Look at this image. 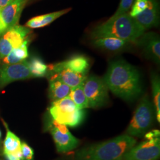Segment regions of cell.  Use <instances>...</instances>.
<instances>
[{
	"label": "cell",
	"mask_w": 160,
	"mask_h": 160,
	"mask_svg": "<svg viewBox=\"0 0 160 160\" xmlns=\"http://www.w3.org/2000/svg\"><path fill=\"white\" fill-rule=\"evenodd\" d=\"M103 79L109 90L124 100H134L142 92L138 71L124 60L110 63Z\"/></svg>",
	"instance_id": "6da1fadb"
},
{
	"label": "cell",
	"mask_w": 160,
	"mask_h": 160,
	"mask_svg": "<svg viewBox=\"0 0 160 160\" xmlns=\"http://www.w3.org/2000/svg\"><path fill=\"white\" fill-rule=\"evenodd\" d=\"M136 143L134 138L123 134L80 149L75 152L73 160H122Z\"/></svg>",
	"instance_id": "7a4b0ae2"
},
{
	"label": "cell",
	"mask_w": 160,
	"mask_h": 160,
	"mask_svg": "<svg viewBox=\"0 0 160 160\" xmlns=\"http://www.w3.org/2000/svg\"><path fill=\"white\" fill-rule=\"evenodd\" d=\"M145 30L129 13L110 17L104 23L95 27L90 32L92 39L100 38H115L136 44Z\"/></svg>",
	"instance_id": "3957f363"
},
{
	"label": "cell",
	"mask_w": 160,
	"mask_h": 160,
	"mask_svg": "<svg viewBox=\"0 0 160 160\" xmlns=\"http://www.w3.org/2000/svg\"><path fill=\"white\" fill-rule=\"evenodd\" d=\"M154 106L147 95L142 97L135 110L126 131L132 137H142L153 125L154 120Z\"/></svg>",
	"instance_id": "277c9868"
},
{
	"label": "cell",
	"mask_w": 160,
	"mask_h": 160,
	"mask_svg": "<svg viewBox=\"0 0 160 160\" xmlns=\"http://www.w3.org/2000/svg\"><path fill=\"white\" fill-rule=\"evenodd\" d=\"M145 140L133 147L122 160H158L160 155V131L153 130L146 133Z\"/></svg>",
	"instance_id": "5b68a950"
},
{
	"label": "cell",
	"mask_w": 160,
	"mask_h": 160,
	"mask_svg": "<svg viewBox=\"0 0 160 160\" xmlns=\"http://www.w3.org/2000/svg\"><path fill=\"white\" fill-rule=\"evenodd\" d=\"M83 88L88 108H100L109 102V88L103 78L94 75L87 77Z\"/></svg>",
	"instance_id": "8992f818"
},
{
	"label": "cell",
	"mask_w": 160,
	"mask_h": 160,
	"mask_svg": "<svg viewBox=\"0 0 160 160\" xmlns=\"http://www.w3.org/2000/svg\"><path fill=\"white\" fill-rule=\"evenodd\" d=\"M52 120L48 123V129L51 133L58 152H68L78 147L80 140L69 131L67 126Z\"/></svg>",
	"instance_id": "52a82bcc"
},
{
	"label": "cell",
	"mask_w": 160,
	"mask_h": 160,
	"mask_svg": "<svg viewBox=\"0 0 160 160\" xmlns=\"http://www.w3.org/2000/svg\"><path fill=\"white\" fill-rule=\"evenodd\" d=\"M30 29L16 25L0 36V58H4L15 48L20 46L27 38Z\"/></svg>",
	"instance_id": "ba28073f"
},
{
	"label": "cell",
	"mask_w": 160,
	"mask_h": 160,
	"mask_svg": "<svg viewBox=\"0 0 160 160\" xmlns=\"http://www.w3.org/2000/svg\"><path fill=\"white\" fill-rule=\"evenodd\" d=\"M33 78L28 61L14 64H5L0 68V88L12 82Z\"/></svg>",
	"instance_id": "9c48e42d"
},
{
	"label": "cell",
	"mask_w": 160,
	"mask_h": 160,
	"mask_svg": "<svg viewBox=\"0 0 160 160\" xmlns=\"http://www.w3.org/2000/svg\"><path fill=\"white\" fill-rule=\"evenodd\" d=\"M142 49L147 58L157 64L160 62V39L158 34L154 32L144 33L136 44Z\"/></svg>",
	"instance_id": "30bf717a"
},
{
	"label": "cell",
	"mask_w": 160,
	"mask_h": 160,
	"mask_svg": "<svg viewBox=\"0 0 160 160\" xmlns=\"http://www.w3.org/2000/svg\"><path fill=\"white\" fill-rule=\"evenodd\" d=\"M29 0H13L0 10V16L7 30L17 25L22 12Z\"/></svg>",
	"instance_id": "8fae6325"
},
{
	"label": "cell",
	"mask_w": 160,
	"mask_h": 160,
	"mask_svg": "<svg viewBox=\"0 0 160 160\" xmlns=\"http://www.w3.org/2000/svg\"><path fill=\"white\" fill-rule=\"evenodd\" d=\"M49 114L53 120L65 126L75 128L79 126L85 119L84 110L77 109L73 112H62L55 107L51 106L49 108Z\"/></svg>",
	"instance_id": "7c38bea8"
},
{
	"label": "cell",
	"mask_w": 160,
	"mask_h": 160,
	"mask_svg": "<svg viewBox=\"0 0 160 160\" xmlns=\"http://www.w3.org/2000/svg\"><path fill=\"white\" fill-rule=\"evenodd\" d=\"M159 11V5L157 1L148 0V7L134 18L146 30L158 26L160 19Z\"/></svg>",
	"instance_id": "4fadbf2b"
},
{
	"label": "cell",
	"mask_w": 160,
	"mask_h": 160,
	"mask_svg": "<svg viewBox=\"0 0 160 160\" xmlns=\"http://www.w3.org/2000/svg\"><path fill=\"white\" fill-rule=\"evenodd\" d=\"M61 68L68 69L75 72L87 74L90 63L88 59L82 55H75L67 61L56 63Z\"/></svg>",
	"instance_id": "5bb4252c"
},
{
	"label": "cell",
	"mask_w": 160,
	"mask_h": 160,
	"mask_svg": "<svg viewBox=\"0 0 160 160\" xmlns=\"http://www.w3.org/2000/svg\"><path fill=\"white\" fill-rule=\"evenodd\" d=\"M92 43L95 47L103 50L118 52L125 49L131 43L115 38L106 37L93 39Z\"/></svg>",
	"instance_id": "9a60e30c"
},
{
	"label": "cell",
	"mask_w": 160,
	"mask_h": 160,
	"mask_svg": "<svg viewBox=\"0 0 160 160\" xmlns=\"http://www.w3.org/2000/svg\"><path fill=\"white\" fill-rule=\"evenodd\" d=\"M71 10V8H67L61 11L53 12L51 13L33 17L26 23V27L29 29H38L45 27Z\"/></svg>",
	"instance_id": "2e32d148"
},
{
	"label": "cell",
	"mask_w": 160,
	"mask_h": 160,
	"mask_svg": "<svg viewBox=\"0 0 160 160\" xmlns=\"http://www.w3.org/2000/svg\"><path fill=\"white\" fill-rule=\"evenodd\" d=\"M71 88L57 78H49V96L53 102L68 97Z\"/></svg>",
	"instance_id": "e0dca14e"
},
{
	"label": "cell",
	"mask_w": 160,
	"mask_h": 160,
	"mask_svg": "<svg viewBox=\"0 0 160 160\" xmlns=\"http://www.w3.org/2000/svg\"><path fill=\"white\" fill-rule=\"evenodd\" d=\"M28 43L29 39L26 38L20 46L14 49L6 57L3 58L4 63L5 64H14L26 60V59L29 57Z\"/></svg>",
	"instance_id": "ac0fdd59"
},
{
	"label": "cell",
	"mask_w": 160,
	"mask_h": 160,
	"mask_svg": "<svg viewBox=\"0 0 160 160\" xmlns=\"http://www.w3.org/2000/svg\"><path fill=\"white\" fill-rule=\"evenodd\" d=\"M3 122L7 131L6 138L3 143V154H13L21 151L22 142L20 138L9 129L5 122L3 121Z\"/></svg>",
	"instance_id": "d6986e66"
},
{
	"label": "cell",
	"mask_w": 160,
	"mask_h": 160,
	"mask_svg": "<svg viewBox=\"0 0 160 160\" xmlns=\"http://www.w3.org/2000/svg\"><path fill=\"white\" fill-rule=\"evenodd\" d=\"M151 82L152 87V97L154 99L155 117L160 122V80L158 75L152 72L151 74Z\"/></svg>",
	"instance_id": "ffe728a7"
},
{
	"label": "cell",
	"mask_w": 160,
	"mask_h": 160,
	"mask_svg": "<svg viewBox=\"0 0 160 160\" xmlns=\"http://www.w3.org/2000/svg\"><path fill=\"white\" fill-rule=\"evenodd\" d=\"M84 83L80 86L71 88L68 97L74 102L77 108L80 110H84L88 108L87 98L84 91Z\"/></svg>",
	"instance_id": "44dd1931"
},
{
	"label": "cell",
	"mask_w": 160,
	"mask_h": 160,
	"mask_svg": "<svg viewBox=\"0 0 160 160\" xmlns=\"http://www.w3.org/2000/svg\"><path fill=\"white\" fill-rule=\"evenodd\" d=\"M29 67L31 74L34 78H41L46 76L48 72V66L40 58H32L29 61Z\"/></svg>",
	"instance_id": "7402d4cb"
},
{
	"label": "cell",
	"mask_w": 160,
	"mask_h": 160,
	"mask_svg": "<svg viewBox=\"0 0 160 160\" xmlns=\"http://www.w3.org/2000/svg\"><path fill=\"white\" fill-rule=\"evenodd\" d=\"M148 6V0H135L132 6L129 15L132 17H136L143 12Z\"/></svg>",
	"instance_id": "603a6c76"
},
{
	"label": "cell",
	"mask_w": 160,
	"mask_h": 160,
	"mask_svg": "<svg viewBox=\"0 0 160 160\" xmlns=\"http://www.w3.org/2000/svg\"><path fill=\"white\" fill-rule=\"evenodd\" d=\"M133 3V0H121L118 10L111 17L114 18L122 14L128 13V12L129 9L131 8Z\"/></svg>",
	"instance_id": "cb8c5ba5"
},
{
	"label": "cell",
	"mask_w": 160,
	"mask_h": 160,
	"mask_svg": "<svg viewBox=\"0 0 160 160\" xmlns=\"http://www.w3.org/2000/svg\"><path fill=\"white\" fill-rule=\"evenodd\" d=\"M22 160H34V151L28 143L22 142L21 145Z\"/></svg>",
	"instance_id": "d4e9b609"
},
{
	"label": "cell",
	"mask_w": 160,
	"mask_h": 160,
	"mask_svg": "<svg viewBox=\"0 0 160 160\" xmlns=\"http://www.w3.org/2000/svg\"><path fill=\"white\" fill-rule=\"evenodd\" d=\"M7 160H22L21 151L13 154H4Z\"/></svg>",
	"instance_id": "484cf974"
},
{
	"label": "cell",
	"mask_w": 160,
	"mask_h": 160,
	"mask_svg": "<svg viewBox=\"0 0 160 160\" xmlns=\"http://www.w3.org/2000/svg\"><path fill=\"white\" fill-rule=\"evenodd\" d=\"M7 31L6 26L3 22L1 17L0 16V36L2 34H4Z\"/></svg>",
	"instance_id": "4316f807"
},
{
	"label": "cell",
	"mask_w": 160,
	"mask_h": 160,
	"mask_svg": "<svg viewBox=\"0 0 160 160\" xmlns=\"http://www.w3.org/2000/svg\"><path fill=\"white\" fill-rule=\"evenodd\" d=\"M12 0H0V10L12 2Z\"/></svg>",
	"instance_id": "83f0119b"
},
{
	"label": "cell",
	"mask_w": 160,
	"mask_h": 160,
	"mask_svg": "<svg viewBox=\"0 0 160 160\" xmlns=\"http://www.w3.org/2000/svg\"><path fill=\"white\" fill-rule=\"evenodd\" d=\"M1 137H2V135H1V130H0V149H1V143H2Z\"/></svg>",
	"instance_id": "f1b7e54d"
},
{
	"label": "cell",
	"mask_w": 160,
	"mask_h": 160,
	"mask_svg": "<svg viewBox=\"0 0 160 160\" xmlns=\"http://www.w3.org/2000/svg\"><path fill=\"white\" fill-rule=\"evenodd\" d=\"M12 1H13V0H12Z\"/></svg>",
	"instance_id": "f546056e"
},
{
	"label": "cell",
	"mask_w": 160,
	"mask_h": 160,
	"mask_svg": "<svg viewBox=\"0 0 160 160\" xmlns=\"http://www.w3.org/2000/svg\"></svg>",
	"instance_id": "4dcf8cb0"
}]
</instances>
